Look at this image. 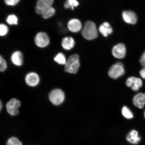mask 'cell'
<instances>
[{"label": "cell", "instance_id": "cell-1", "mask_svg": "<svg viewBox=\"0 0 145 145\" xmlns=\"http://www.w3.org/2000/svg\"><path fill=\"white\" fill-rule=\"evenodd\" d=\"M82 34L85 39L88 40H92L97 38L98 34L95 23L91 21L87 22L82 31Z\"/></svg>", "mask_w": 145, "mask_h": 145}, {"label": "cell", "instance_id": "cell-2", "mask_svg": "<svg viewBox=\"0 0 145 145\" xmlns=\"http://www.w3.org/2000/svg\"><path fill=\"white\" fill-rule=\"evenodd\" d=\"M65 65V71L70 73H77L80 67L79 56L74 54L70 56Z\"/></svg>", "mask_w": 145, "mask_h": 145}, {"label": "cell", "instance_id": "cell-3", "mask_svg": "<svg viewBox=\"0 0 145 145\" xmlns=\"http://www.w3.org/2000/svg\"><path fill=\"white\" fill-rule=\"evenodd\" d=\"M34 41L36 46L39 48H44L49 44L50 39L46 33L40 32L36 34Z\"/></svg>", "mask_w": 145, "mask_h": 145}, {"label": "cell", "instance_id": "cell-4", "mask_svg": "<svg viewBox=\"0 0 145 145\" xmlns=\"http://www.w3.org/2000/svg\"><path fill=\"white\" fill-rule=\"evenodd\" d=\"M125 72L124 65L122 63L119 62L112 66L108 71L110 77L113 79H117L122 76Z\"/></svg>", "mask_w": 145, "mask_h": 145}, {"label": "cell", "instance_id": "cell-5", "mask_svg": "<svg viewBox=\"0 0 145 145\" xmlns=\"http://www.w3.org/2000/svg\"><path fill=\"white\" fill-rule=\"evenodd\" d=\"M65 95L64 92L60 89H55L52 91L49 95L51 102L55 105H59L64 101Z\"/></svg>", "mask_w": 145, "mask_h": 145}, {"label": "cell", "instance_id": "cell-6", "mask_svg": "<svg viewBox=\"0 0 145 145\" xmlns=\"http://www.w3.org/2000/svg\"><path fill=\"white\" fill-rule=\"evenodd\" d=\"M54 1L53 0H39L36 3L35 10L36 13L42 15L52 7Z\"/></svg>", "mask_w": 145, "mask_h": 145}, {"label": "cell", "instance_id": "cell-7", "mask_svg": "<svg viewBox=\"0 0 145 145\" xmlns=\"http://www.w3.org/2000/svg\"><path fill=\"white\" fill-rule=\"evenodd\" d=\"M127 86L131 88L133 91H138L143 86V82L140 78L132 76L128 78L126 81Z\"/></svg>", "mask_w": 145, "mask_h": 145}, {"label": "cell", "instance_id": "cell-8", "mask_svg": "<svg viewBox=\"0 0 145 145\" xmlns=\"http://www.w3.org/2000/svg\"><path fill=\"white\" fill-rule=\"evenodd\" d=\"M20 106L21 103L19 101L15 99H12L7 104V111L12 116L17 115L19 113L18 108Z\"/></svg>", "mask_w": 145, "mask_h": 145}, {"label": "cell", "instance_id": "cell-9", "mask_svg": "<svg viewBox=\"0 0 145 145\" xmlns=\"http://www.w3.org/2000/svg\"><path fill=\"white\" fill-rule=\"evenodd\" d=\"M112 52L114 57L116 58H123L126 54V49L125 46L122 43L116 45L114 47Z\"/></svg>", "mask_w": 145, "mask_h": 145}, {"label": "cell", "instance_id": "cell-10", "mask_svg": "<svg viewBox=\"0 0 145 145\" xmlns=\"http://www.w3.org/2000/svg\"><path fill=\"white\" fill-rule=\"evenodd\" d=\"M122 17L125 22L129 24L134 25L137 22V14L132 11L127 10L123 12Z\"/></svg>", "mask_w": 145, "mask_h": 145}, {"label": "cell", "instance_id": "cell-11", "mask_svg": "<svg viewBox=\"0 0 145 145\" xmlns=\"http://www.w3.org/2000/svg\"><path fill=\"white\" fill-rule=\"evenodd\" d=\"M11 61L14 65L17 66H21L24 62L23 54L19 50L16 51L12 54L10 58Z\"/></svg>", "mask_w": 145, "mask_h": 145}, {"label": "cell", "instance_id": "cell-12", "mask_svg": "<svg viewBox=\"0 0 145 145\" xmlns=\"http://www.w3.org/2000/svg\"><path fill=\"white\" fill-rule=\"evenodd\" d=\"M133 104L136 107L140 109L144 108L145 105V93H139L134 96Z\"/></svg>", "mask_w": 145, "mask_h": 145}, {"label": "cell", "instance_id": "cell-13", "mask_svg": "<svg viewBox=\"0 0 145 145\" xmlns=\"http://www.w3.org/2000/svg\"><path fill=\"white\" fill-rule=\"evenodd\" d=\"M126 139L128 142L132 144H138L141 140V137L139 135L138 132L135 130H132L127 136Z\"/></svg>", "mask_w": 145, "mask_h": 145}, {"label": "cell", "instance_id": "cell-14", "mask_svg": "<svg viewBox=\"0 0 145 145\" xmlns=\"http://www.w3.org/2000/svg\"><path fill=\"white\" fill-rule=\"evenodd\" d=\"M25 81L28 86H34L39 84V77L37 73L34 72H31L27 74Z\"/></svg>", "mask_w": 145, "mask_h": 145}, {"label": "cell", "instance_id": "cell-15", "mask_svg": "<svg viewBox=\"0 0 145 145\" xmlns=\"http://www.w3.org/2000/svg\"><path fill=\"white\" fill-rule=\"evenodd\" d=\"M69 30L72 32L79 31L82 28L81 22L77 19H73L69 22L68 24Z\"/></svg>", "mask_w": 145, "mask_h": 145}, {"label": "cell", "instance_id": "cell-16", "mask_svg": "<svg viewBox=\"0 0 145 145\" xmlns=\"http://www.w3.org/2000/svg\"><path fill=\"white\" fill-rule=\"evenodd\" d=\"M99 30L104 37H107L108 35L112 33L113 31V29L109 24L107 22L103 23L100 26Z\"/></svg>", "mask_w": 145, "mask_h": 145}, {"label": "cell", "instance_id": "cell-17", "mask_svg": "<svg viewBox=\"0 0 145 145\" xmlns=\"http://www.w3.org/2000/svg\"><path fill=\"white\" fill-rule=\"evenodd\" d=\"M75 41L72 37H66L63 39L61 45L65 50H69L73 48L75 45Z\"/></svg>", "mask_w": 145, "mask_h": 145}, {"label": "cell", "instance_id": "cell-18", "mask_svg": "<svg viewBox=\"0 0 145 145\" xmlns=\"http://www.w3.org/2000/svg\"><path fill=\"white\" fill-rule=\"evenodd\" d=\"M122 114L123 117L128 119L133 118L134 115L131 110L127 106L123 107L122 110Z\"/></svg>", "mask_w": 145, "mask_h": 145}, {"label": "cell", "instance_id": "cell-19", "mask_svg": "<svg viewBox=\"0 0 145 145\" xmlns=\"http://www.w3.org/2000/svg\"><path fill=\"white\" fill-rule=\"evenodd\" d=\"M6 22L10 25H16L18 24V19L14 14H10L8 16L6 19Z\"/></svg>", "mask_w": 145, "mask_h": 145}, {"label": "cell", "instance_id": "cell-20", "mask_svg": "<svg viewBox=\"0 0 145 145\" xmlns=\"http://www.w3.org/2000/svg\"><path fill=\"white\" fill-rule=\"evenodd\" d=\"M54 61L60 65H65L66 63V57L64 54L62 53H59L54 58Z\"/></svg>", "mask_w": 145, "mask_h": 145}, {"label": "cell", "instance_id": "cell-21", "mask_svg": "<svg viewBox=\"0 0 145 145\" xmlns=\"http://www.w3.org/2000/svg\"><path fill=\"white\" fill-rule=\"evenodd\" d=\"M55 12V9L52 7L47 10L46 11H45L41 16L44 19H49L50 18L52 17L54 15Z\"/></svg>", "mask_w": 145, "mask_h": 145}, {"label": "cell", "instance_id": "cell-22", "mask_svg": "<svg viewBox=\"0 0 145 145\" xmlns=\"http://www.w3.org/2000/svg\"><path fill=\"white\" fill-rule=\"evenodd\" d=\"M78 2L76 0H69L65 3L64 7L66 8H71L72 10H73L74 7L78 6Z\"/></svg>", "mask_w": 145, "mask_h": 145}, {"label": "cell", "instance_id": "cell-23", "mask_svg": "<svg viewBox=\"0 0 145 145\" xmlns=\"http://www.w3.org/2000/svg\"><path fill=\"white\" fill-rule=\"evenodd\" d=\"M9 32L8 26L4 24H0V36H6Z\"/></svg>", "mask_w": 145, "mask_h": 145}, {"label": "cell", "instance_id": "cell-24", "mask_svg": "<svg viewBox=\"0 0 145 145\" xmlns=\"http://www.w3.org/2000/svg\"><path fill=\"white\" fill-rule=\"evenodd\" d=\"M7 145H22V144L17 138L12 137L8 139Z\"/></svg>", "mask_w": 145, "mask_h": 145}, {"label": "cell", "instance_id": "cell-25", "mask_svg": "<svg viewBox=\"0 0 145 145\" xmlns=\"http://www.w3.org/2000/svg\"><path fill=\"white\" fill-rule=\"evenodd\" d=\"M20 1V0H5V3L8 6H14L18 4Z\"/></svg>", "mask_w": 145, "mask_h": 145}, {"label": "cell", "instance_id": "cell-26", "mask_svg": "<svg viewBox=\"0 0 145 145\" xmlns=\"http://www.w3.org/2000/svg\"><path fill=\"white\" fill-rule=\"evenodd\" d=\"M7 64L6 60L4 59L2 63L0 65V72H3L7 69Z\"/></svg>", "mask_w": 145, "mask_h": 145}, {"label": "cell", "instance_id": "cell-27", "mask_svg": "<svg viewBox=\"0 0 145 145\" xmlns=\"http://www.w3.org/2000/svg\"><path fill=\"white\" fill-rule=\"evenodd\" d=\"M140 62L144 68H145V54L144 53L142 54L140 59Z\"/></svg>", "mask_w": 145, "mask_h": 145}, {"label": "cell", "instance_id": "cell-28", "mask_svg": "<svg viewBox=\"0 0 145 145\" xmlns=\"http://www.w3.org/2000/svg\"><path fill=\"white\" fill-rule=\"evenodd\" d=\"M140 75L141 77L145 80V68H144L140 71Z\"/></svg>", "mask_w": 145, "mask_h": 145}, {"label": "cell", "instance_id": "cell-29", "mask_svg": "<svg viewBox=\"0 0 145 145\" xmlns=\"http://www.w3.org/2000/svg\"><path fill=\"white\" fill-rule=\"evenodd\" d=\"M4 58L2 57V56L0 55V65H1L2 63L3 60L4 59Z\"/></svg>", "mask_w": 145, "mask_h": 145}, {"label": "cell", "instance_id": "cell-30", "mask_svg": "<svg viewBox=\"0 0 145 145\" xmlns=\"http://www.w3.org/2000/svg\"><path fill=\"white\" fill-rule=\"evenodd\" d=\"M2 106V103L1 100H0V111L1 110Z\"/></svg>", "mask_w": 145, "mask_h": 145}, {"label": "cell", "instance_id": "cell-31", "mask_svg": "<svg viewBox=\"0 0 145 145\" xmlns=\"http://www.w3.org/2000/svg\"><path fill=\"white\" fill-rule=\"evenodd\" d=\"M144 116L145 118V112L144 113Z\"/></svg>", "mask_w": 145, "mask_h": 145}, {"label": "cell", "instance_id": "cell-32", "mask_svg": "<svg viewBox=\"0 0 145 145\" xmlns=\"http://www.w3.org/2000/svg\"><path fill=\"white\" fill-rule=\"evenodd\" d=\"M144 53L145 54V52H144Z\"/></svg>", "mask_w": 145, "mask_h": 145}]
</instances>
